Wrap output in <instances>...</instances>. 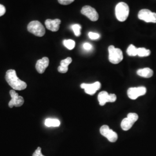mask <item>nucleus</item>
I'll return each instance as SVG.
<instances>
[{"label":"nucleus","instance_id":"bb28decb","mask_svg":"<svg viewBox=\"0 0 156 156\" xmlns=\"http://www.w3.org/2000/svg\"><path fill=\"white\" fill-rule=\"evenodd\" d=\"M74 1L75 0H58V2L62 5H67L73 3Z\"/></svg>","mask_w":156,"mask_h":156},{"label":"nucleus","instance_id":"a211bd4d","mask_svg":"<svg viewBox=\"0 0 156 156\" xmlns=\"http://www.w3.org/2000/svg\"><path fill=\"white\" fill-rule=\"evenodd\" d=\"M151 50L145 48H138V56L140 57H147L151 55Z\"/></svg>","mask_w":156,"mask_h":156},{"label":"nucleus","instance_id":"1a4fd4ad","mask_svg":"<svg viewBox=\"0 0 156 156\" xmlns=\"http://www.w3.org/2000/svg\"><path fill=\"white\" fill-rule=\"evenodd\" d=\"M45 24L47 29L53 32H56L59 30L60 24H61V20L58 19H56L55 20L47 19L45 21Z\"/></svg>","mask_w":156,"mask_h":156},{"label":"nucleus","instance_id":"5701e85b","mask_svg":"<svg viewBox=\"0 0 156 156\" xmlns=\"http://www.w3.org/2000/svg\"><path fill=\"white\" fill-rule=\"evenodd\" d=\"M134 123H135L138 119V115L135 113H129L127 115V117Z\"/></svg>","mask_w":156,"mask_h":156},{"label":"nucleus","instance_id":"cd10ccee","mask_svg":"<svg viewBox=\"0 0 156 156\" xmlns=\"http://www.w3.org/2000/svg\"><path fill=\"white\" fill-rule=\"evenodd\" d=\"M33 156H44L42 154V152H41V148L40 147H38L35 151H34V153L33 154Z\"/></svg>","mask_w":156,"mask_h":156},{"label":"nucleus","instance_id":"c756f323","mask_svg":"<svg viewBox=\"0 0 156 156\" xmlns=\"http://www.w3.org/2000/svg\"><path fill=\"white\" fill-rule=\"evenodd\" d=\"M5 7L1 4H0V16H3L5 13Z\"/></svg>","mask_w":156,"mask_h":156},{"label":"nucleus","instance_id":"b1692460","mask_svg":"<svg viewBox=\"0 0 156 156\" xmlns=\"http://www.w3.org/2000/svg\"><path fill=\"white\" fill-rule=\"evenodd\" d=\"M89 37L90 39L95 40V39H98L100 38V35L99 34L95 33H93V32H90L89 33Z\"/></svg>","mask_w":156,"mask_h":156},{"label":"nucleus","instance_id":"20e7f679","mask_svg":"<svg viewBox=\"0 0 156 156\" xmlns=\"http://www.w3.org/2000/svg\"><path fill=\"white\" fill-rule=\"evenodd\" d=\"M27 30L31 33L37 37H43L45 34V27L39 21L34 20L28 24Z\"/></svg>","mask_w":156,"mask_h":156},{"label":"nucleus","instance_id":"9d476101","mask_svg":"<svg viewBox=\"0 0 156 156\" xmlns=\"http://www.w3.org/2000/svg\"><path fill=\"white\" fill-rule=\"evenodd\" d=\"M49 64V58L44 57L38 60L35 65V68L38 73H43L45 71L46 68L48 67Z\"/></svg>","mask_w":156,"mask_h":156},{"label":"nucleus","instance_id":"aec40b11","mask_svg":"<svg viewBox=\"0 0 156 156\" xmlns=\"http://www.w3.org/2000/svg\"><path fill=\"white\" fill-rule=\"evenodd\" d=\"M71 28L73 29V31L74 33V34L76 36V37H79L81 34V28L82 27L80 24H75L71 26Z\"/></svg>","mask_w":156,"mask_h":156},{"label":"nucleus","instance_id":"4be33fe9","mask_svg":"<svg viewBox=\"0 0 156 156\" xmlns=\"http://www.w3.org/2000/svg\"><path fill=\"white\" fill-rule=\"evenodd\" d=\"M72 58L71 57H67V58L62 60L60 62V66L64 67H68V66L72 62Z\"/></svg>","mask_w":156,"mask_h":156},{"label":"nucleus","instance_id":"dca6fc26","mask_svg":"<svg viewBox=\"0 0 156 156\" xmlns=\"http://www.w3.org/2000/svg\"><path fill=\"white\" fill-rule=\"evenodd\" d=\"M105 138L111 142H115L117 141L118 136L116 133L113 131L112 129H110L108 133L106 135Z\"/></svg>","mask_w":156,"mask_h":156},{"label":"nucleus","instance_id":"7c9ffc66","mask_svg":"<svg viewBox=\"0 0 156 156\" xmlns=\"http://www.w3.org/2000/svg\"><path fill=\"white\" fill-rule=\"evenodd\" d=\"M83 48L86 50H91L92 49V45H91L89 43H84L83 44Z\"/></svg>","mask_w":156,"mask_h":156},{"label":"nucleus","instance_id":"ddd939ff","mask_svg":"<svg viewBox=\"0 0 156 156\" xmlns=\"http://www.w3.org/2000/svg\"><path fill=\"white\" fill-rule=\"evenodd\" d=\"M134 123L128 117L124 119L121 123V127L124 131H128L131 128Z\"/></svg>","mask_w":156,"mask_h":156},{"label":"nucleus","instance_id":"a878e982","mask_svg":"<svg viewBox=\"0 0 156 156\" xmlns=\"http://www.w3.org/2000/svg\"><path fill=\"white\" fill-rule=\"evenodd\" d=\"M117 100V97L115 94H111L108 95V102H114Z\"/></svg>","mask_w":156,"mask_h":156},{"label":"nucleus","instance_id":"6e6552de","mask_svg":"<svg viewBox=\"0 0 156 156\" xmlns=\"http://www.w3.org/2000/svg\"><path fill=\"white\" fill-rule=\"evenodd\" d=\"M101 86V85L99 82L92 84L82 83L80 85V87L84 90L85 93L91 95L94 94L97 90L100 89Z\"/></svg>","mask_w":156,"mask_h":156},{"label":"nucleus","instance_id":"f03ea898","mask_svg":"<svg viewBox=\"0 0 156 156\" xmlns=\"http://www.w3.org/2000/svg\"><path fill=\"white\" fill-rule=\"evenodd\" d=\"M129 9L128 5L123 2H119L115 8V15L117 20L120 22L126 21L129 15Z\"/></svg>","mask_w":156,"mask_h":156},{"label":"nucleus","instance_id":"393cba45","mask_svg":"<svg viewBox=\"0 0 156 156\" xmlns=\"http://www.w3.org/2000/svg\"><path fill=\"white\" fill-rule=\"evenodd\" d=\"M137 91H138V93L140 96L144 95L146 93V89L145 87H137Z\"/></svg>","mask_w":156,"mask_h":156},{"label":"nucleus","instance_id":"423d86ee","mask_svg":"<svg viewBox=\"0 0 156 156\" xmlns=\"http://www.w3.org/2000/svg\"><path fill=\"white\" fill-rule=\"evenodd\" d=\"M81 13L88 17L90 20L95 22L98 20L99 15L94 8L89 5L84 6L81 9Z\"/></svg>","mask_w":156,"mask_h":156},{"label":"nucleus","instance_id":"4468645a","mask_svg":"<svg viewBox=\"0 0 156 156\" xmlns=\"http://www.w3.org/2000/svg\"><path fill=\"white\" fill-rule=\"evenodd\" d=\"M45 124L46 126L50 127H59L60 122L56 119H47L45 120Z\"/></svg>","mask_w":156,"mask_h":156},{"label":"nucleus","instance_id":"f257e3e1","mask_svg":"<svg viewBox=\"0 0 156 156\" xmlns=\"http://www.w3.org/2000/svg\"><path fill=\"white\" fill-rule=\"evenodd\" d=\"M5 79L7 83L13 90H23L27 87V84L17 76L16 71L9 69L6 73Z\"/></svg>","mask_w":156,"mask_h":156},{"label":"nucleus","instance_id":"9b49d317","mask_svg":"<svg viewBox=\"0 0 156 156\" xmlns=\"http://www.w3.org/2000/svg\"><path fill=\"white\" fill-rule=\"evenodd\" d=\"M136 73L141 77L145 78H151L153 75V71L149 68H145L140 69L137 71Z\"/></svg>","mask_w":156,"mask_h":156},{"label":"nucleus","instance_id":"7ed1b4c3","mask_svg":"<svg viewBox=\"0 0 156 156\" xmlns=\"http://www.w3.org/2000/svg\"><path fill=\"white\" fill-rule=\"evenodd\" d=\"M109 60L113 64H117L123 60V52L121 49L116 48L114 46L111 45L108 48Z\"/></svg>","mask_w":156,"mask_h":156},{"label":"nucleus","instance_id":"412c9836","mask_svg":"<svg viewBox=\"0 0 156 156\" xmlns=\"http://www.w3.org/2000/svg\"><path fill=\"white\" fill-rule=\"evenodd\" d=\"M111 129L107 125H104L102 126L100 128V133L102 136L106 137V135L108 133V132Z\"/></svg>","mask_w":156,"mask_h":156},{"label":"nucleus","instance_id":"6ab92c4d","mask_svg":"<svg viewBox=\"0 0 156 156\" xmlns=\"http://www.w3.org/2000/svg\"><path fill=\"white\" fill-rule=\"evenodd\" d=\"M63 44L69 50H73L75 46V42L72 39H66L63 41Z\"/></svg>","mask_w":156,"mask_h":156},{"label":"nucleus","instance_id":"0eeeda50","mask_svg":"<svg viewBox=\"0 0 156 156\" xmlns=\"http://www.w3.org/2000/svg\"><path fill=\"white\" fill-rule=\"evenodd\" d=\"M9 94L11 97V100L9 102L8 105L11 108H13V106L20 107L22 106L24 102V98L22 97L19 96L14 90H10Z\"/></svg>","mask_w":156,"mask_h":156},{"label":"nucleus","instance_id":"f8f14e48","mask_svg":"<svg viewBox=\"0 0 156 156\" xmlns=\"http://www.w3.org/2000/svg\"><path fill=\"white\" fill-rule=\"evenodd\" d=\"M109 94L105 91H101L98 95V100L101 106H104L108 102V98Z\"/></svg>","mask_w":156,"mask_h":156},{"label":"nucleus","instance_id":"39448f33","mask_svg":"<svg viewBox=\"0 0 156 156\" xmlns=\"http://www.w3.org/2000/svg\"><path fill=\"white\" fill-rule=\"evenodd\" d=\"M138 18L146 23H156V13L152 12L149 9H144L138 13Z\"/></svg>","mask_w":156,"mask_h":156},{"label":"nucleus","instance_id":"f3484780","mask_svg":"<svg viewBox=\"0 0 156 156\" xmlns=\"http://www.w3.org/2000/svg\"><path fill=\"white\" fill-rule=\"evenodd\" d=\"M127 53L128 56H136L138 55V48L134 45H130L127 50Z\"/></svg>","mask_w":156,"mask_h":156},{"label":"nucleus","instance_id":"2eb2a0df","mask_svg":"<svg viewBox=\"0 0 156 156\" xmlns=\"http://www.w3.org/2000/svg\"><path fill=\"white\" fill-rule=\"evenodd\" d=\"M128 97L131 100H136L139 97L137 87H131L127 90Z\"/></svg>","mask_w":156,"mask_h":156},{"label":"nucleus","instance_id":"c85d7f7f","mask_svg":"<svg viewBox=\"0 0 156 156\" xmlns=\"http://www.w3.org/2000/svg\"><path fill=\"white\" fill-rule=\"evenodd\" d=\"M68 70V67H62L60 66L59 67H58V71L59 73H67Z\"/></svg>","mask_w":156,"mask_h":156}]
</instances>
